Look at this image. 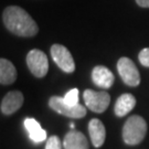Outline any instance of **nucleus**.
I'll return each mask as SVG.
<instances>
[{
    "label": "nucleus",
    "instance_id": "3",
    "mask_svg": "<svg viewBox=\"0 0 149 149\" xmlns=\"http://www.w3.org/2000/svg\"><path fill=\"white\" fill-rule=\"evenodd\" d=\"M49 105L56 113L70 118H82L86 115V108L83 105L77 104L71 106L65 103L63 97L60 96H52L49 101Z\"/></svg>",
    "mask_w": 149,
    "mask_h": 149
},
{
    "label": "nucleus",
    "instance_id": "2",
    "mask_svg": "<svg viewBox=\"0 0 149 149\" xmlns=\"http://www.w3.org/2000/svg\"><path fill=\"white\" fill-rule=\"evenodd\" d=\"M147 133V124L141 116L133 115L123 127V139L127 145H138L144 140Z\"/></svg>",
    "mask_w": 149,
    "mask_h": 149
},
{
    "label": "nucleus",
    "instance_id": "14",
    "mask_svg": "<svg viewBox=\"0 0 149 149\" xmlns=\"http://www.w3.org/2000/svg\"><path fill=\"white\" fill-rule=\"evenodd\" d=\"M136 105V98L132 94H123L118 97L117 102L115 104V114L118 117H123L125 115H127L130 111H133V108Z\"/></svg>",
    "mask_w": 149,
    "mask_h": 149
},
{
    "label": "nucleus",
    "instance_id": "18",
    "mask_svg": "<svg viewBox=\"0 0 149 149\" xmlns=\"http://www.w3.org/2000/svg\"><path fill=\"white\" fill-rule=\"evenodd\" d=\"M136 2L143 8H149V0H136Z\"/></svg>",
    "mask_w": 149,
    "mask_h": 149
},
{
    "label": "nucleus",
    "instance_id": "4",
    "mask_svg": "<svg viewBox=\"0 0 149 149\" xmlns=\"http://www.w3.org/2000/svg\"><path fill=\"white\" fill-rule=\"evenodd\" d=\"M83 98L86 107L95 113H104L111 102V96L107 92H96L93 90H85Z\"/></svg>",
    "mask_w": 149,
    "mask_h": 149
},
{
    "label": "nucleus",
    "instance_id": "17",
    "mask_svg": "<svg viewBox=\"0 0 149 149\" xmlns=\"http://www.w3.org/2000/svg\"><path fill=\"white\" fill-rule=\"evenodd\" d=\"M139 62L141 63V65L149 68V48L143 49L138 55Z\"/></svg>",
    "mask_w": 149,
    "mask_h": 149
},
{
    "label": "nucleus",
    "instance_id": "15",
    "mask_svg": "<svg viewBox=\"0 0 149 149\" xmlns=\"http://www.w3.org/2000/svg\"><path fill=\"white\" fill-rule=\"evenodd\" d=\"M64 101L66 104L71 106H75L79 104V90L77 88H72L65 95H64Z\"/></svg>",
    "mask_w": 149,
    "mask_h": 149
},
{
    "label": "nucleus",
    "instance_id": "11",
    "mask_svg": "<svg viewBox=\"0 0 149 149\" xmlns=\"http://www.w3.org/2000/svg\"><path fill=\"white\" fill-rule=\"evenodd\" d=\"M64 149H88V141L79 130H70L63 140Z\"/></svg>",
    "mask_w": 149,
    "mask_h": 149
},
{
    "label": "nucleus",
    "instance_id": "12",
    "mask_svg": "<svg viewBox=\"0 0 149 149\" xmlns=\"http://www.w3.org/2000/svg\"><path fill=\"white\" fill-rule=\"evenodd\" d=\"M23 124L27 132L29 133V137L33 143L39 144L47 139V132L41 127V125L34 118H26Z\"/></svg>",
    "mask_w": 149,
    "mask_h": 149
},
{
    "label": "nucleus",
    "instance_id": "16",
    "mask_svg": "<svg viewBox=\"0 0 149 149\" xmlns=\"http://www.w3.org/2000/svg\"><path fill=\"white\" fill-rule=\"evenodd\" d=\"M45 149H62L61 140L59 139V137L58 136H51V137H49Z\"/></svg>",
    "mask_w": 149,
    "mask_h": 149
},
{
    "label": "nucleus",
    "instance_id": "7",
    "mask_svg": "<svg viewBox=\"0 0 149 149\" xmlns=\"http://www.w3.org/2000/svg\"><path fill=\"white\" fill-rule=\"evenodd\" d=\"M51 55L60 69L66 73H73L75 71V63L72 54L64 45L53 44L51 47Z\"/></svg>",
    "mask_w": 149,
    "mask_h": 149
},
{
    "label": "nucleus",
    "instance_id": "5",
    "mask_svg": "<svg viewBox=\"0 0 149 149\" xmlns=\"http://www.w3.org/2000/svg\"><path fill=\"white\" fill-rule=\"evenodd\" d=\"M27 65L32 74L37 77L45 76L49 71L48 58L44 52L38 49H33L28 53Z\"/></svg>",
    "mask_w": 149,
    "mask_h": 149
},
{
    "label": "nucleus",
    "instance_id": "8",
    "mask_svg": "<svg viewBox=\"0 0 149 149\" xmlns=\"http://www.w3.org/2000/svg\"><path fill=\"white\" fill-rule=\"evenodd\" d=\"M23 104V95L19 91H11L1 101V112L5 115L16 113Z\"/></svg>",
    "mask_w": 149,
    "mask_h": 149
},
{
    "label": "nucleus",
    "instance_id": "10",
    "mask_svg": "<svg viewBox=\"0 0 149 149\" xmlns=\"http://www.w3.org/2000/svg\"><path fill=\"white\" fill-rule=\"evenodd\" d=\"M88 133H90L91 140L94 147L98 148L103 146L105 138H106V129H105L104 124L100 119L97 118L91 119V122L88 123Z\"/></svg>",
    "mask_w": 149,
    "mask_h": 149
},
{
    "label": "nucleus",
    "instance_id": "1",
    "mask_svg": "<svg viewBox=\"0 0 149 149\" xmlns=\"http://www.w3.org/2000/svg\"><path fill=\"white\" fill-rule=\"evenodd\" d=\"M2 20L6 28L19 37H33L39 31L36 21L27 11L18 6L6 8L2 13Z\"/></svg>",
    "mask_w": 149,
    "mask_h": 149
},
{
    "label": "nucleus",
    "instance_id": "13",
    "mask_svg": "<svg viewBox=\"0 0 149 149\" xmlns=\"http://www.w3.org/2000/svg\"><path fill=\"white\" fill-rule=\"evenodd\" d=\"M17 80V70L9 60H0V83L2 85L12 84Z\"/></svg>",
    "mask_w": 149,
    "mask_h": 149
},
{
    "label": "nucleus",
    "instance_id": "6",
    "mask_svg": "<svg viewBox=\"0 0 149 149\" xmlns=\"http://www.w3.org/2000/svg\"><path fill=\"white\" fill-rule=\"evenodd\" d=\"M118 73L123 82L128 86H138L140 83V75L137 66L128 58H120L117 62Z\"/></svg>",
    "mask_w": 149,
    "mask_h": 149
},
{
    "label": "nucleus",
    "instance_id": "19",
    "mask_svg": "<svg viewBox=\"0 0 149 149\" xmlns=\"http://www.w3.org/2000/svg\"><path fill=\"white\" fill-rule=\"evenodd\" d=\"M70 127H71V128H74V123H71V124H70Z\"/></svg>",
    "mask_w": 149,
    "mask_h": 149
},
{
    "label": "nucleus",
    "instance_id": "9",
    "mask_svg": "<svg viewBox=\"0 0 149 149\" xmlns=\"http://www.w3.org/2000/svg\"><path fill=\"white\" fill-rule=\"evenodd\" d=\"M92 80L95 83V85L100 86L102 88H111L115 81V77L106 66L98 65L93 69Z\"/></svg>",
    "mask_w": 149,
    "mask_h": 149
}]
</instances>
